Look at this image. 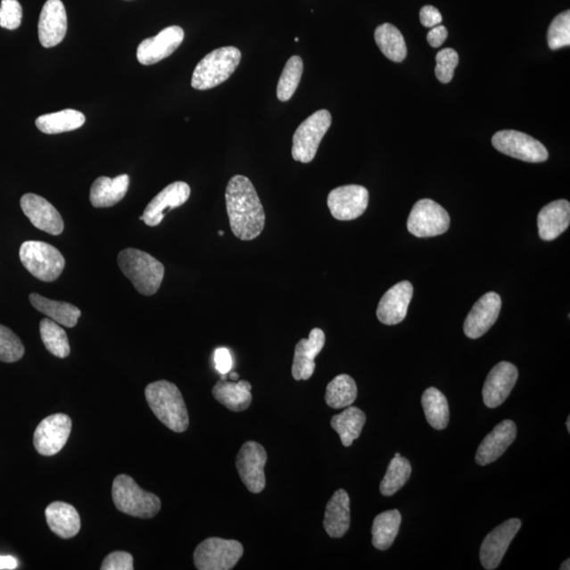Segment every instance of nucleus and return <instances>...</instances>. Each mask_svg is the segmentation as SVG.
<instances>
[{"mask_svg":"<svg viewBox=\"0 0 570 570\" xmlns=\"http://www.w3.org/2000/svg\"><path fill=\"white\" fill-rule=\"evenodd\" d=\"M226 202L230 229L235 237L251 241L261 235L266 227V212L249 178L237 175L230 178Z\"/></svg>","mask_w":570,"mask_h":570,"instance_id":"nucleus-1","label":"nucleus"},{"mask_svg":"<svg viewBox=\"0 0 570 570\" xmlns=\"http://www.w3.org/2000/svg\"><path fill=\"white\" fill-rule=\"evenodd\" d=\"M146 401L161 423L177 434L186 431L189 425L188 411L180 390L167 380L149 384L145 389Z\"/></svg>","mask_w":570,"mask_h":570,"instance_id":"nucleus-2","label":"nucleus"},{"mask_svg":"<svg viewBox=\"0 0 570 570\" xmlns=\"http://www.w3.org/2000/svg\"><path fill=\"white\" fill-rule=\"evenodd\" d=\"M118 263L122 273L142 295L153 296L159 291L164 278L165 268L148 252L126 249L120 252Z\"/></svg>","mask_w":570,"mask_h":570,"instance_id":"nucleus-3","label":"nucleus"},{"mask_svg":"<svg viewBox=\"0 0 570 570\" xmlns=\"http://www.w3.org/2000/svg\"><path fill=\"white\" fill-rule=\"evenodd\" d=\"M241 56V51L235 47H222L211 52L194 69L193 88L209 90L226 82L238 68Z\"/></svg>","mask_w":570,"mask_h":570,"instance_id":"nucleus-4","label":"nucleus"},{"mask_svg":"<svg viewBox=\"0 0 570 570\" xmlns=\"http://www.w3.org/2000/svg\"><path fill=\"white\" fill-rule=\"evenodd\" d=\"M112 500L120 512L140 519H152L161 510V500L157 495L143 491L131 476L126 475L115 477Z\"/></svg>","mask_w":570,"mask_h":570,"instance_id":"nucleus-5","label":"nucleus"},{"mask_svg":"<svg viewBox=\"0 0 570 570\" xmlns=\"http://www.w3.org/2000/svg\"><path fill=\"white\" fill-rule=\"evenodd\" d=\"M20 258L28 272L44 282L59 279L66 266L61 252L42 241L24 242L21 246Z\"/></svg>","mask_w":570,"mask_h":570,"instance_id":"nucleus-6","label":"nucleus"},{"mask_svg":"<svg viewBox=\"0 0 570 570\" xmlns=\"http://www.w3.org/2000/svg\"><path fill=\"white\" fill-rule=\"evenodd\" d=\"M331 124L332 115L326 109L303 120L293 136V159L303 164L312 162Z\"/></svg>","mask_w":570,"mask_h":570,"instance_id":"nucleus-7","label":"nucleus"},{"mask_svg":"<svg viewBox=\"0 0 570 570\" xmlns=\"http://www.w3.org/2000/svg\"><path fill=\"white\" fill-rule=\"evenodd\" d=\"M244 554V546L239 541L209 538L195 549L194 566L199 570H230Z\"/></svg>","mask_w":570,"mask_h":570,"instance_id":"nucleus-8","label":"nucleus"},{"mask_svg":"<svg viewBox=\"0 0 570 570\" xmlns=\"http://www.w3.org/2000/svg\"><path fill=\"white\" fill-rule=\"evenodd\" d=\"M407 227L416 237H435L447 232L450 227V216L434 200L423 199L413 206Z\"/></svg>","mask_w":570,"mask_h":570,"instance_id":"nucleus-9","label":"nucleus"},{"mask_svg":"<svg viewBox=\"0 0 570 570\" xmlns=\"http://www.w3.org/2000/svg\"><path fill=\"white\" fill-rule=\"evenodd\" d=\"M492 145L498 152L528 163H542L549 152L542 143L516 130H502L492 136Z\"/></svg>","mask_w":570,"mask_h":570,"instance_id":"nucleus-10","label":"nucleus"},{"mask_svg":"<svg viewBox=\"0 0 570 570\" xmlns=\"http://www.w3.org/2000/svg\"><path fill=\"white\" fill-rule=\"evenodd\" d=\"M268 462L266 449L257 442H246L235 459L241 481L252 493H260L267 485L264 467Z\"/></svg>","mask_w":570,"mask_h":570,"instance_id":"nucleus-11","label":"nucleus"},{"mask_svg":"<svg viewBox=\"0 0 570 570\" xmlns=\"http://www.w3.org/2000/svg\"><path fill=\"white\" fill-rule=\"evenodd\" d=\"M72 429L71 418L57 413L42 420L34 432V447L44 457H52L65 447Z\"/></svg>","mask_w":570,"mask_h":570,"instance_id":"nucleus-12","label":"nucleus"},{"mask_svg":"<svg viewBox=\"0 0 570 570\" xmlns=\"http://www.w3.org/2000/svg\"><path fill=\"white\" fill-rule=\"evenodd\" d=\"M368 205V189L360 186H345L333 189L327 206L336 220L351 221L364 215Z\"/></svg>","mask_w":570,"mask_h":570,"instance_id":"nucleus-13","label":"nucleus"},{"mask_svg":"<svg viewBox=\"0 0 570 570\" xmlns=\"http://www.w3.org/2000/svg\"><path fill=\"white\" fill-rule=\"evenodd\" d=\"M522 526L519 519H510L487 535L481 546L480 558L483 568H498L512 540L516 538Z\"/></svg>","mask_w":570,"mask_h":570,"instance_id":"nucleus-14","label":"nucleus"},{"mask_svg":"<svg viewBox=\"0 0 570 570\" xmlns=\"http://www.w3.org/2000/svg\"><path fill=\"white\" fill-rule=\"evenodd\" d=\"M184 36L186 34L181 27L171 26L163 29L157 37L143 40L137 47V61L144 66H151L167 59L180 47Z\"/></svg>","mask_w":570,"mask_h":570,"instance_id":"nucleus-15","label":"nucleus"},{"mask_svg":"<svg viewBox=\"0 0 570 570\" xmlns=\"http://www.w3.org/2000/svg\"><path fill=\"white\" fill-rule=\"evenodd\" d=\"M21 207L37 228L54 235H59L63 232L65 223L59 211L40 195L36 194L22 195Z\"/></svg>","mask_w":570,"mask_h":570,"instance_id":"nucleus-16","label":"nucleus"},{"mask_svg":"<svg viewBox=\"0 0 570 570\" xmlns=\"http://www.w3.org/2000/svg\"><path fill=\"white\" fill-rule=\"evenodd\" d=\"M500 308H502V299L499 293L489 292L482 296L465 320V335L471 339L482 337L497 322Z\"/></svg>","mask_w":570,"mask_h":570,"instance_id":"nucleus-17","label":"nucleus"},{"mask_svg":"<svg viewBox=\"0 0 570 570\" xmlns=\"http://www.w3.org/2000/svg\"><path fill=\"white\" fill-rule=\"evenodd\" d=\"M190 187L186 182H174L165 187L151 201L144 211L140 220L148 227H158L163 221L164 212L180 207L187 202L190 197Z\"/></svg>","mask_w":570,"mask_h":570,"instance_id":"nucleus-18","label":"nucleus"},{"mask_svg":"<svg viewBox=\"0 0 570 570\" xmlns=\"http://www.w3.org/2000/svg\"><path fill=\"white\" fill-rule=\"evenodd\" d=\"M519 371L510 362L502 361L489 372L483 388V404L488 408L502 405L514 389Z\"/></svg>","mask_w":570,"mask_h":570,"instance_id":"nucleus-19","label":"nucleus"},{"mask_svg":"<svg viewBox=\"0 0 570 570\" xmlns=\"http://www.w3.org/2000/svg\"><path fill=\"white\" fill-rule=\"evenodd\" d=\"M68 20L61 0H47L38 21L39 42L45 48L55 47L66 37Z\"/></svg>","mask_w":570,"mask_h":570,"instance_id":"nucleus-20","label":"nucleus"},{"mask_svg":"<svg viewBox=\"0 0 570 570\" xmlns=\"http://www.w3.org/2000/svg\"><path fill=\"white\" fill-rule=\"evenodd\" d=\"M413 297L411 282L401 281L385 292L376 310L377 318L385 326L401 324L406 318Z\"/></svg>","mask_w":570,"mask_h":570,"instance_id":"nucleus-21","label":"nucleus"},{"mask_svg":"<svg viewBox=\"0 0 570 570\" xmlns=\"http://www.w3.org/2000/svg\"><path fill=\"white\" fill-rule=\"evenodd\" d=\"M326 344L325 332L318 327L310 331L308 339L296 344L292 366V376L295 380H308L315 371V359Z\"/></svg>","mask_w":570,"mask_h":570,"instance_id":"nucleus-22","label":"nucleus"},{"mask_svg":"<svg viewBox=\"0 0 570 570\" xmlns=\"http://www.w3.org/2000/svg\"><path fill=\"white\" fill-rule=\"evenodd\" d=\"M516 425L512 420H504L481 442L477 449L475 462L486 466L503 456L507 449L516 441Z\"/></svg>","mask_w":570,"mask_h":570,"instance_id":"nucleus-23","label":"nucleus"},{"mask_svg":"<svg viewBox=\"0 0 570 570\" xmlns=\"http://www.w3.org/2000/svg\"><path fill=\"white\" fill-rule=\"evenodd\" d=\"M570 223V203L566 200H557L540 211L538 227L540 238L552 241L566 232Z\"/></svg>","mask_w":570,"mask_h":570,"instance_id":"nucleus-24","label":"nucleus"},{"mask_svg":"<svg viewBox=\"0 0 570 570\" xmlns=\"http://www.w3.org/2000/svg\"><path fill=\"white\" fill-rule=\"evenodd\" d=\"M130 178L128 175H120L111 178L100 177L92 184L90 202L95 209H107L122 201L128 192Z\"/></svg>","mask_w":570,"mask_h":570,"instance_id":"nucleus-25","label":"nucleus"},{"mask_svg":"<svg viewBox=\"0 0 570 570\" xmlns=\"http://www.w3.org/2000/svg\"><path fill=\"white\" fill-rule=\"evenodd\" d=\"M351 524L350 497L339 489L326 505L324 526L331 538H342L349 531Z\"/></svg>","mask_w":570,"mask_h":570,"instance_id":"nucleus-26","label":"nucleus"},{"mask_svg":"<svg viewBox=\"0 0 570 570\" xmlns=\"http://www.w3.org/2000/svg\"><path fill=\"white\" fill-rule=\"evenodd\" d=\"M45 515L52 533L60 538L71 539L78 533L80 517L72 505L65 502L52 503L45 508Z\"/></svg>","mask_w":570,"mask_h":570,"instance_id":"nucleus-27","label":"nucleus"},{"mask_svg":"<svg viewBox=\"0 0 570 570\" xmlns=\"http://www.w3.org/2000/svg\"><path fill=\"white\" fill-rule=\"evenodd\" d=\"M216 401L234 412L245 411L252 404V384L247 380L227 382L220 379L212 388Z\"/></svg>","mask_w":570,"mask_h":570,"instance_id":"nucleus-28","label":"nucleus"},{"mask_svg":"<svg viewBox=\"0 0 570 570\" xmlns=\"http://www.w3.org/2000/svg\"><path fill=\"white\" fill-rule=\"evenodd\" d=\"M29 301L38 312L45 314L48 318L57 322L66 327H73L78 325L82 312L74 305L68 302H54L51 299L38 295L37 293H30Z\"/></svg>","mask_w":570,"mask_h":570,"instance_id":"nucleus-29","label":"nucleus"},{"mask_svg":"<svg viewBox=\"0 0 570 570\" xmlns=\"http://www.w3.org/2000/svg\"><path fill=\"white\" fill-rule=\"evenodd\" d=\"M86 122L85 115L74 109L40 115L37 128L45 135H57L80 128Z\"/></svg>","mask_w":570,"mask_h":570,"instance_id":"nucleus-30","label":"nucleus"},{"mask_svg":"<svg viewBox=\"0 0 570 570\" xmlns=\"http://www.w3.org/2000/svg\"><path fill=\"white\" fill-rule=\"evenodd\" d=\"M366 414L357 407H348L345 410L333 417L331 425L335 430L344 447H350L361 434L366 424Z\"/></svg>","mask_w":570,"mask_h":570,"instance_id":"nucleus-31","label":"nucleus"},{"mask_svg":"<svg viewBox=\"0 0 570 570\" xmlns=\"http://www.w3.org/2000/svg\"><path fill=\"white\" fill-rule=\"evenodd\" d=\"M401 524V512L397 509L384 511L374 519L372 543L376 549L387 550L392 546Z\"/></svg>","mask_w":570,"mask_h":570,"instance_id":"nucleus-32","label":"nucleus"},{"mask_svg":"<svg viewBox=\"0 0 570 570\" xmlns=\"http://www.w3.org/2000/svg\"><path fill=\"white\" fill-rule=\"evenodd\" d=\"M376 42L380 51L390 61L401 62L407 56V45L404 37L395 26L383 24L376 30Z\"/></svg>","mask_w":570,"mask_h":570,"instance_id":"nucleus-33","label":"nucleus"},{"mask_svg":"<svg viewBox=\"0 0 570 570\" xmlns=\"http://www.w3.org/2000/svg\"><path fill=\"white\" fill-rule=\"evenodd\" d=\"M422 405L425 418L432 428L443 430L449 424V405L445 395L436 388L425 391Z\"/></svg>","mask_w":570,"mask_h":570,"instance_id":"nucleus-34","label":"nucleus"},{"mask_svg":"<svg viewBox=\"0 0 570 570\" xmlns=\"http://www.w3.org/2000/svg\"><path fill=\"white\" fill-rule=\"evenodd\" d=\"M412 467L410 462L405 458H401L400 453H396L389 464L387 472L380 483V493L384 497H392L401 491L410 479Z\"/></svg>","mask_w":570,"mask_h":570,"instance_id":"nucleus-35","label":"nucleus"},{"mask_svg":"<svg viewBox=\"0 0 570 570\" xmlns=\"http://www.w3.org/2000/svg\"><path fill=\"white\" fill-rule=\"evenodd\" d=\"M357 397V385L355 380L342 374L327 384L326 402L333 409L348 408L353 405Z\"/></svg>","mask_w":570,"mask_h":570,"instance_id":"nucleus-36","label":"nucleus"},{"mask_svg":"<svg viewBox=\"0 0 570 570\" xmlns=\"http://www.w3.org/2000/svg\"><path fill=\"white\" fill-rule=\"evenodd\" d=\"M39 332L45 348L52 355L59 357V359H66L70 354V344H69L67 333L57 322L50 318L43 319L40 321Z\"/></svg>","mask_w":570,"mask_h":570,"instance_id":"nucleus-37","label":"nucleus"},{"mask_svg":"<svg viewBox=\"0 0 570 570\" xmlns=\"http://www.w3.org/2000/svg\"><path fill=\"white\" fill-rule=\"evenodd\" d=\"M303 73L301 56L293 55L285 63L277 86V97L281 102L290 101L295 94Z\"/></svg>","mask_w":570,"mask_h":570,"instance_id":"nucleus-38","label":"nucleus"},{"mask_svg":"<svg viewBox=\"0 0 570 570\" xmlns=\"http://www.w3.org/2000/svg\"><path fill=\"white\" fill-rule=\"evenodd\" d=\"M25 354L24 344L7 326L0 325V361L16 362Z\"/></svg>","mask_w":570,"mask_h":570,"instance_id":"nucleus-39","label":"nucleus"},{"mask_svg":"<svg viewBox=\"0 0 570 570\" xmlns=\"http://www.w3.org/2000/svg\"><path fill=\"white\" fill-rule=\"evenodd\" d=\"M547 40L551 50L568 47L570 45V12L569 10L558 14L549 29Z\"/></svg>","mask_w":570,"mask_h":570,"instance_id":"nucleus-40","label":"nucleus"},{"mask_svg":"<svg viewBox=\"0 0 570 570\" xmlns=\"http://www.w3.org/2000/svg\"><path fill=\"white\" fill-rule=\"evenodd\" d=\"M458 65V54L451 48L442 49L436 55L435 76L442 84L450 83Z\"/></svg>","mask_w":570,"mask_h":570,"instance_id":"nucleus-41","label":"nucleus"},{"mask_svg":"<svg viewBox=\"0 0 570 570\" xmlns=\"http://www.w3.org/2000/svg\"><path fill=\"white\" fill-rule=\"evenodd\" d=\"M22 8L17 0H3L0 5V27L15 30L21 24Z\"/></svg>","mask_w":570,"mask_h":570,"instance_id":"nucleus-42","label":"nucleus"},{"mask_svg":"<svg viewBox=\"0 0 570 570\" xmlns=\"http://www.w3.org/2000/svg\"><path fill=\"white\" fill-rule=\"evenodd\" d=\"M102 570H132L134 558L126 551H114L103 561Z\"/></svg>","mask_w":570,"mask_h":570,"instance_id":"nucleus-43","label":"nucleus"},{"mask_svg":"<svg viewBox=\"0 0 570 570\" xmlns=\"http://www.w3.org/2000/svg\"><path fill=\"white\" fill-rule=\"evenodd\" d=\"M420 22L425 28H434L442 24V17L440 11L434 5H425L419 13Z\"/></svg>","mask_w":570,"mask_h":570,"instance_id":"nucleus-44","label":"nucleus"},{"mask_svg":"<svg viewBox=\"0 0 570 570\" xmlns=\"http://www.w3.org/2000/svg\"><path fill=\"white\" fill-rule=\"evenodd\" d=\"M215 364L218 372L220 374H227L232 370L233 359L227 349L220 348L216 350Z\"/></svg>","mask_w":570,"mask_h":570,"instance_id":"nucleus-45","label":"nucleus"},{"mask_svg":"<svg viewBox=\"0 0 570 570\" xmlns=\"http://www.w3.org/2000/svg\"><path fill=\"white\" fill-rule=\"evenodd\" d=\"M447 37V28L445 26L439 25L431 29L427 36V40L431 47L439 48L446 42Z\"/></svg>","mask_w":570,"mask_h":570,"instance_id":"nucleus-46","label":"nucleus"},{"mask_svg":"<svg viewBox=\"0 0 570 570\" xmlns=\"http://www.w3.org/2000/svg\"><path fill=\"white\" fill-rule=\"evenodd\" d=\"M19 566L16 558L11 556H0V570H12Z\"/></svg>","mask_w":570,"mask_h":570,"instance_id":"nucleus-47","label":"nucleus"},{"mask_svg":"<svg viewBox=\"0 0 570 570\" xmlns=\"http://www.w3.org/2000/svg\"><path fill=\"white\" fill-rule=\"evenodd\" d=\"M569 562H570V560H569V558H567V560L562 564V566L560 567V569L561 570H566V569L569 570L570 569Z\"/></svg>","mask_w":570,"mask_h":570,"instance_id":"nucleus-48","label":"nucleus"},{"mask_svg":"<svg viewBox=\"0 0 570 570\" xmlns=\"http://www.w3.org/2000/svg\"><path fill=\"white\" fill-rule=\"evenodd\" d=\"M229 377H230V379L234 380V382H238L239 374H237V373H230Z\"/></svg>","mask_w":570,"mask_h":570,"instance_id":"nucleus-49","label":"nucleus"},{"mask_svg":"<svg viewBox=\"0 0 570 570\" xmlns=\"http://www.w3.org/2000/svg\"><path fill=\"white\" fill-rule=\"evenodd\" d=\"M566 425H567V430H568V432L570 434V417H568V418H567Z\"/></svg>","mask_w":570,"mask_h":570,"instance_id":"nucleus-50","label":"nucleus"},{"mask_svg":"<svg viewBox=\"0 0 570 570\" xmlns=\"http://www.w3.org/2000/svg\"><path fill=\"white\" fill-rule=\"evenodd\" d=\"M219 234H220V235H223L224 233L222 232V230H220V233H219Z\"/></svg>","mask_w":570,"mask_h":570,"instance_id":"nucleus-51","label":"nucleus"}]
</instances>
